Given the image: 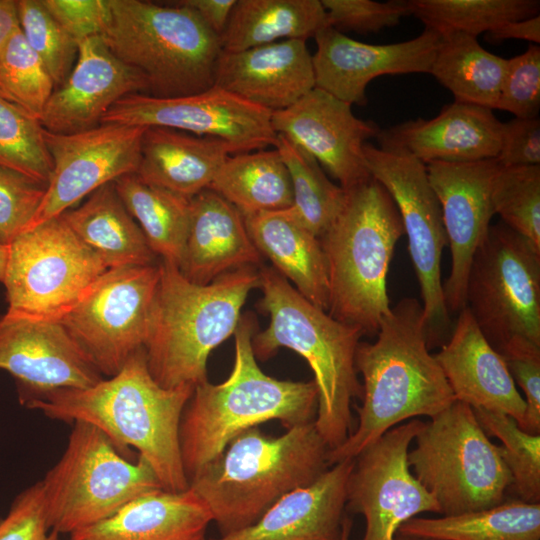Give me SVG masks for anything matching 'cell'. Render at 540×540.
Here are the masks:
<instances>
[{"mask_svg":"<svg viewBox=\"0 0 540 540\" xmlns=\"http://www.w3.org/2000/svg\"><path fill=\"white\" fill-rule=\"evenodd\" d=\"M236 147L222 139L146 127L136 175L144 182L192 198L209 188Z\"/></svg>","mask_w":540,"mask_h":540,"instance_id":"cell-29","label":"cell"},{"mask_svg":"<svg viewBox=\"0 0 540 540\" xmlns=\"http://www.w3.org/2000/svg\"><path fill=\"white\" fill-rule=\"evenodd\" d=\"M408 13L439 34L476 37L514 20L539 15V0H405Z\"/></svg>","mask_w":540,"mask_h":540,"instance_id":"cell-38","label":"cell"},{"mask_svg":"<svg viewBox=\"0 0 540 540\" xmlns=\"http://www.w3.org/2000/svg\"><path fill=\"white\" fill-rule=\"evenodd\" d=\"M430 74L447 88L455 102L496 108L508 59L484 49L476 37L441 34Z\"/></svg>","mask_w":540,"mask_h":540,"instance_id":"cell-34","label":"cell"},{"mask_svg":"<svg viewBox=\"0 0 540 540\" xmlns=\"http://www.w3.org/2000/svg\"><path fill=\"white\" fill-rule=\"evenodd\" d=\"M498 110L516 118H536L540 110V47L530 44L525 52L508 59Z\"/></svg>","mask_w":540,"mask_h":540,"instance_id":"cell-45","label":"cell"},{"mask_svg":"<svg viewBox=\"0 0 540 540\" xmlns=\"http://www.w3.org/2000/svg\"><path fill=\"white\" fill-rule=\"evenodd\" d=\"M211 513L190 488L156 489L108 518L73 532L69 540H207Z\"/></svg>","mask_w":540,"mask_h":540,"instance_id":"cell-28","label":"cell"},{"mask_svg":"<svg viewBox=\"0 0 540 540\" xmlns=\"http://www.w3.org/2000/svg\"><path fill=\"white\" fill-rule=\"evenodd\" d=\"M370 175L393 199L408 238V249L419 282L428 346L439 343L450 330L441 283V257L448 244L437 196L426 164L408 154L363 147Z\"/></svg>","mask_w":540,"mask_h":540,"instance_id":"cell-13","label":"cell"},{"mask_svg":"<svg viewBox=\"0 0 540 540\" xmlns=\"http://www.w3.org/2000/svg\"><path fill=\"white\" fill-rule=\"evenodd\" d=\"M20 29L51 76L55 89L67 80L78 43L62 28L42 0H16Z\"/></svg>","mask_w":540,"mask_h":540,"instance_id":"cell-43","label":"cell"},{"mask_svg":"<svg viewBox=\"0 0 540 540\" xmlns=\"http://www.w3.org/2000/svg\"><path fill=\"white\" fill-rule=\"evenodd\" d=\"M314 38L315 87L350 105H365L366 88L374 78L429 73L442 36L425 27L411 40L378 45L356 41L328 26Z\"/></svg>","mask_w":540,"mask_h":540,"instance_id":"cell-21","label":"cell"},{"mask_svg":"<svg viewBox=\"0 0 540 540\" xmlns=\"http://www.w3.org/2000/svg\"><path fill=\"white\" fill-rule=\"evenodd\" d=\"M398 533L433 540H540V504L524 501L439 518H412Z\"/></svg>","mask_w":540,"mask_h":540,"instance_id":"cell-35","label":"cell"},{"mask_svg":"<svg viewBox=\"0 0 540 540\" xmlns=\"http://www.w3.org/2000/svg\"><path fill=\"white\" fill-rule=\"evenodd\" d=\"M46 184L0 166V243L9 245L31 223Z\"/></svg>","mask_w":540,"mask_h":540,"instance_id":"cell-44","label":"cell"},{"mask_svg":"<svg viewBox=\"0 0 540 540\" xmlns=\"http://www.w3.org/2000/svg\"><path fill=\"white\" fill-rule=\"evenodd\" d=\"M7 247V311L31 319L59 322L109 269L61 216L24 230Z\"/></svg>","mask_w":540,"mask_h":540,"instance_id":"cell-12","label":"cell"},{"mask_svg":"<svg viewBox=\"0 0 540 540\" xmlns=\"http://www.w3.org/2000/svg\"><path fill=\"white\" fill-rule=\"evenodd\" d=\"M399 211L372 176L346 190L340 213L319 238L326 258L329 305L334 319L376 335L390 312L387 273L404 235Z\"/></svg>","mask_w":540,"mask_h":540,"instance_id":"cell-7","label":"cell"},{"mask_svg":"<svg viewBox=\"0 0 540 540\" xmlns=\"http://www.w3.org/2000/svg\"><path fill=\"white\" fill-rule=\"evenodd\" d=\"M60 216L108 268L158 262L142 230L121 200L114 181L101 186L84 203Z\"/></svg>","mask_w":540,"mask_h":540,"instance_id":"cell-31","label":"cell"},{"mask_svg":"<svg viewBox=\"0 0 540 540\" xmlns=\"http://www.w3.org/2000/svg\"><path fill=\"white\" fill-rule=\"evenodd\" d=\"M500 166L496 158L426 164L429 182L441 207L451 251V271L443 285L449 313L459 312L465 307L470 266L495 214L491 189Z\"/></svg>","mask_w":540,"mask_h":540,"instance_id":"cell-18","label":"cell"},{"mask_svg":"<svg viewBox=\"0 0 540 540\" xmlns=\"http://www.w3.org/2000/svg\"><path fill=\"white\" fill-rule=\"evenodd\" d=\"M395 540H433V539L401 535V537H396Z\"/></svg>","mask_w":540,"mask_h":540,"instance_id":"cell-55","label":"cell"},{"mask_svg":"<svg viewBox=\"0 0 540 540\" xmlns=\"http://www.w3.org/2000/svg\"><path fill=\"white\" fill-rule=\"evenodd\" d=\"M19 28L16 0H0V54Z\"/></svg>","mask_w":540,"mask_h":540,"instance_id":"cell-53","label":"cell"},{"mask_svg":"<svg viewBox=\"0 0 540 540\" xmlns=\"http://www.w3.org/2000/svg\"><path fill=\"white\" fill-rule=\"evenodd\" d=\"M258 272L259 307L270 321L253 335V353L266 360L285 347L307 361L318 391L314 424L329 449H335L351 433L352 400L362 397L355 354L363 333L313 305L273 267L260 266Z\"/></svg>","mask_w":540,"mask_h":540,"instance_id":"cell-5","label":"cell"},{"mask_svg":"<svg viewBox=\"0 0 540 540\" xmlns=\"http://www.w3.org/2000/svg\"><path fill=\"white\" fill-rule=\"evenodd\" d=\"M354 459L331 465L293 490L251 526L212 540H342L347 484Z\"/></svg>","mask_w":540,"mask_h":540,"instance_id":"cell-26","label":"cell"},{"mask_svg":"<svg viewBox=\"0 0 540 540\" xmlns=\"http://www.w3.org/2000/svg\"><path fill=\"white\" fill-rule=\"evenodd\" d=\"M503 167L540 165V120L513 118L502 123L500 151L496 158Z\"/></svg>","mask_w":540,"mask_h":540,"instance_id":"cell-50","label":"cell"},{"mask_svg":"<svg viewBox=\"0 0 540 540\" xmlns=\"http://www.w3.org/2000/svg\"><path fill=\"white\" fill-rule=\"evenodd\" d=\"M148 94V84L137 70L118 60L99 36L78 43V55L63 85L56 88L39 118L51 133L70 134L101 124L121 98Z\"/></svg>","mask_w":540,"mask_h":540,"instance_id":"cell-22","label":"cell"},{"mask_svg":"<svg viewBox=\"0 0 540 540\" xmlns=\"http://www.w3.org/2000/svg\"><path fill=\"white\" fill-rule=\"evenodd\" d=\"M96 426L74 421L59 461L40 481L51 530L71 534L162 485L141 456L127 460Z\"/></svg>","mask_w":540,"mask_h":540,"instance_id":"cell-9","label":"cell"},{"mask_svg":"<svg viewBox=\"0 0 540 540\" xmlns=\"http://www.w3.org/2000/svg\"><path fill=\"white\" fill-rule=\"evenodd\" d=\"M160 278L144 343L154 380L164 388L207 381L213 349L234 335L259 272L249 266L200 285L187 280L176 264L160 259Z\"/></svg>","mask_w":540,"mask_h":540,"instance_id":"cell-6","label":"cell"},{"mask_svg":"<svg viewBox=\"0 0 540 540\" xmlns=\"http://www.w3.org/2000/svg\"><path fill=\"white\" fill-rule=\"evenodd\" d=\"M0 540H62L49 527L40 481L14 498L0 519Z\"/></svg>","mask_w":540,"mask_h":540,"instance_id":"cell-47","label":"cell"},{"mask_svg":"<svg viewBox=\"0 0 540 540\" xmlns=\"http://www.w3.org/2000/svg\"><path fill=\"white\" fill-rule=\"evenodd\" d=\"M373 343L360 342L355 368L363 378L356 429L329 451V465L354 459L393 427L418 416L434 417L456 399L429 352L422 304L403 298L385 315Z\"/></svg>","mask_w":540,"mask_h":540,"instance_id":"cell-2","label":"cell"},{"mask_svg":"<svg viewBox=\"0 0 540 540\" xmlns=\"http://www.w3.org/2000/svg\"><path fill=\"white\" fill-rule=\"evenodd\" d=\"M243 217L291 207L292 185L288 169L274 149L229 156L209 186Z\"/></svg>","mask_w":540,"mask_h":540,"instance_id":"cell-33","label":"cell"},{"mask_svg":"<svg viewBox=\"0 0 540 540\" xmlns=\"http://www.w3.org/2000/svg\"><path fill=\"white\" fill-rule=\"evenodd\" d=\"M109 3L110 21L99 37L118 60L144 76L148 95L179 97L214 86L220 36L195 11L175 2Z\"/></svg>","mask_w":540,"mask_h":540,"instance_id":"cell-8","label":"cell"},{"mask_svg":"<svg viewBox=\"0 0 540 540\" xmlns=\"http://www.w3.org/2000/svg\"><path fill=\"white\" fill-rule=\"evenodd\" d=\"M42 2L77 43L100 36L110 21L109 0H42Z\"/></svg>","mask_w":540,"mask_h":540,"instance_id":"cell-49","label":"cell"},{"mask_svg":"<svg viewBox=\"0 0 540 540\" xmlns=\"http://www.w3.org/2000/svg\"><path fill=\"white\" fill-rule=\"evenodd\" d=\"M289 172L293 202L289 212L317 238L332 225L346 200V190L334 184L318 161L287 137L277 134L275 147Z\"/></svg>","mask_w":540,"mask_h":540,"instance_id":"cell-37","label":"cell"},{"mask_svg":"<svg viewBox=\"0 0 540 540\" xmlns=\"http://www.w3.org/2000/svg\"><path fill=\"white\" fill-rule=\"evenodd\" d=\"M247 232L259 251L309 302L327 312L329 282L326 258L319 238L288 209L243 217Z\"/></svg>","mask_w":540,"mask_h":540,"instance_id":"cell-30","label":"cell"},{"mask_svg":"<svg viewBox=\"0 0 540 540\" xmlns=\"http://www.w3.org/2000/svg\"><path fill=\"white\" fill-rule=\"evenodd\" d=\"M329 451L314 421L278 437L253 427L191 477L189 488L223 536L251 526L284 495L314 482L330 467Z\"/></svg>","mask_w":540,"mask_h":540,"instance_id":"cell-4","label":"cell"},{"mask_svg":"<svg viewBox=\"0 0 540 540\" xmlns=\"http://www.w3.org/2000/svg\"><path fill=\"white\" fill-rule=\"evenodd\" d=\"M115 188L155 255L178 266L190 224V199L142 181L135 173L119 177Z\"/></svg>","mask_w":540,"mask_h":540,"instance_id":"cell-36","label":"cell"},{"mask_svg":"<svg viewBox=\"0 0 540 540\" xmlns=\"http://www.w3.org/2000/svg\"><path fill=\"white\" fill-rule=\"evenodd\" d=\"M321 0H236L220 36L222 51L315 37L328 27Z\"/></svg>","mask_w":540,"mask_h":540,"instance_id":"cell-32","label":"cell"},{"mask_svg":"<svg viewBox=\"0 0 540 540\" xmlns=\"http://www.w3.org/2000/svg\"><path fill=\"white\" fill-rule=\"evenodd\" d=\"M351 106L315 87L271 114L274 131L312 155L344 190L371 178L363 147L380 131L376 123L356 117Z\"/></svg>","mask_w":540,"mask_h":540,"instance_id":"cell-20","label":"cell"},{"mask_svg":"<svg viewBox=\"0 0 540 540\" xmlns=\"http://www.w3.org/2000/svg\"><path fill=\"white\" fill-rule=\"evenodd\" d=\"M350 525L344 521L342 540H347L349 535Z\"/></svg>","mask_w":540,"mask_h":540,"instance_id":"cell-56","label":"cell"},{"mask_svg":"<svg viewBox=\"0 0 540 540\" xmlns=\"http://www.w3.org/2000/svg\"><path fill=\"white\" fill-rule=\"evenodd\" d=\"M422 425L418 419L401 423L354 458L346 505L365 519L362 540H395L400 526L416 515L440 513L408 463L409 446Z\"/></svg>","mask_w":540,"mask_h":540,"instance_id":"cell-15","label":"cell"},{"mask_svg":"<svg viewBox=\"0 0 540 540\" xmlns=\"http://www.w3.org/2000/svg\"><path fill=\"white\" fill-rule=\"evenodd\" d=\"M190 204L189 231L177 266L187 280L205 285L229 271L260 266L262 255L231 203L207 188Z\"/></svg>","mask_w":540,"mask_h":540,"instance_id":"cell-27","label":"cell"},{"mask_svg":"<svg viewBox=\"0 0 540 540\" xmlns=\"http://www.w3.org/2000/svg\"><path fill=\"white\" fill-rule=\"evenodd\" d=\"M7 252H8L7 245H3L0 243V283H2L4 279Z\"/></svg>","mask_w":540,"mask_h":540,"instance_id":"cell-54","label":"cell"},{"mask_svg":"<svg viewBox=\"0 0 540 540\" xmlns=\"http://www.w3.org/2000/svg\"><path fill=\"white\" fill-rule=\"evenodd\" d=\"M0 370L17 385L19 401L62 388H88L104 379L60 322L6 311L0 316Z\"/></svg>","mask_w":540,"mask_h":540,"instance_id":"cell-19","label":"cell"},{"mask_svg":"<svg viewBox=\"0 0 540 540\" xmlns=\"http://www.w3.org/2000/svg\"><path fill=\"white\" fill-rule=\"evenodd\" d=\"M0 166L46 185L52 172L40 120L1 96Z\"/></svg>","mask_w":540,"mask_h":540,"instance_id":"cell-41","label":"cell"},{"mask_svg":"<svg viewBox=\"0 0 540 540\" xmlns=\"http://www.w3.org/2000/svg\"><path fill=\"white\" fill-rule=\"evenodd\" d=\"M490 41L520 39L540 43V16L503 23L488 32Z\"/></svg>","mask_w":540,"mask_h":540,"instance_id":"cell-52","label":"cell"},{"mask_svg":"<svg viewBox=\"0 0 540 540\" xmlns=\"http://www.w3.org/2000/svg\"><path fill=\"white\" fill-rule=\"evenodd\" d=\"M502 122L489 108L453 102L430 119L409 120L379 131V148L408 154L424 164L497 158Z\"/></svg>","mask_w":540,"mask_h":540,"instance_id":"cell-23","label":"cell"},{"mask_svg":"<svg viewBox=\"0 0 540 540\" xmlns=\"http://www.w3.org/2000/svg\"><path fill=\"white\" fill-rule=\"evenodd\" d=\"M408 452L412 473L436 499L440 514L457 515L504 502L511 474L473 409L455 401L423 422Z\"/></svg>","mask_w":540,"mask_h":540,"instance_id":"cell-10","label":"cell"},{"mask_svg":"<svg viewBox=\"0 0 540 540\" xmlns=\"http://www.w3.org/2000/svg\"><path fill=\"white\" fill-rule=\"evenodd\" d=\"M491 200L504 224L540 248V165L500 166Z\"/></svg>","mask_w":540,"mask_h":540,"instance_id":"cell-42","label":"cell"},{"mask_svg":"<svg viewBox=\"0 0 540 540\" xmlns=\"http://www.w3.org/2000/svg\"><path fill=\"white\" fill-rule=\"evenodd\" d=\"M214 85L270 112L281 111L315 88L312 55L300 39L222 51Z\"/></svg>","mask_w":540,"mask_h":540,"instance_id":"cell-24","label":"cell"},{"mask_svg":"<svg viewBox=\"0 0 540 540\" xmlns=\"http://www.w3.org/2000/svg\"><path fill=\"white\" fill-rule=\"evenodd\" d=\"M255 329L254 316L241 315L229 377L219 384L207 380L196 385L184 408L179 444L188 480L247 429L270 420L289 429L315 419V382L279 380L265 374L252 349Z\"/></svg>","mask_w":540,"mask_h":540,"instance_id":"cell-3","label":"cell"},{"mask_svg":"<svg viewBox=\"0 0 540 540\" xmlns=\"http://www.w3.org/2000/svg\"><path fill=\"white\" fill-rule=\"evenodd\" d=\"M329 26L343 33H376L408 15L406 1L321 0Z\"/></svg>","mask_w":540,"mask_h":540,"instance_id":"cell-46","label":"cell"},{"mask_svg":"<svg viewBox=\"0 0 540 540\" xmlns=\"http://www.w3.org/2000/svg\"><path fill=\"white\" fill-rule=\"evenodd\" d=\"M465 306L499 354L540 347V248L502 221L490 225L470 266Z\"/></svg>","mask_w":540,"mask_h":540,"instance_id":"cell-11","label":"cell"},{"mask_svg":"<svg viewBox=\"0 0 540 540\" xmlns=\"http://www.w3.org/2000/svg\"><path fill=\"white\" fill-rule=\"evenodd\" d=\"M434 356L456 401L505 413L521 422L525 401L503 357L484 337L466 306L459 311L449 341Z\"/></svg>","mask_w":540,"mask_h":540,"instance_id":"cell-25","label":"cell"},{"mask_svg":"<svg viewBox=\"0 0 540 540\" xmlns=\"http://www.w3.org/2000/svg\"><path fill=\"white\" fill-rule=\"evenodd\" d=\"M145 129L115 123L70 134L44 129L52 172L41 205L26 229L60 216L101 186L136 173Z\"/></svg>","mask_w":540,"mask_h":540,"instance_id":"cell-17","label":"cell"},{"mask_svg":"<svg viewBox=\"0 0 540 540\" xmlns=\"http://www.w3.org/2000/svg\"><path fill=\"white\" fill-rule=\"evenodd\" d=\"M159 278V261L109 268L59 321L103 377L144 348Z\"/></svg>","mask_w":540,"mask_h":540,"instance_id":"cell-14","label":"cell"},{"mask_svg":"<svg viewBox=\"0 0 540 540\" xmlns=\"http://www.w3.org/2000/svg\"><path fill=\"white\" fill-rule=\"evenodd\" d=\"M194 386H160L151 376L144 348L136 351L112 377L88 388H62L24 406L67 423H90L124 453L133 447L152 467L162 488H189L179 444L182 413Z\"/></svg>","mask_w":540,"mask_h":540,"instance_id":"cell-1","label":"cell"},{"mask_svg":"<svg viewBox=\"0 0 540 540\" xmlns=\"http://www.w3.org/2000/svg\"><path fill=\"white\" fill-rule=\"evenodd\" d=\"M271 114L214 85L200 93L171 98L127 95L108 110L101 123L163 127L219 138L234 145L238 153H246L275 147L277 133Z\"/></svg>","mask_w":540,"mask_h":540,"instance_id":"cell-16","label":"cell"},{"mask_svg":"<svg viewBox=\"0 0 540 540\" xmlns=\"http://www.w3.org/2000/svg\"><path fill=\"white\" fill-rule=\"evenodd\" d=\"M500 355L525 396V413L519 427L527 433L540 434V347L517 345Z\"/></svg>","mask_w":540,"mask_h":540,"instance_id":"cell-48","label":"cell"},{"mask_svg":"<svg viewBox=\"0 0 540 540\" xmlns=\"http://www.w3.org/2000/svg\"><path fill=\"white\" fill-rule=\"evenodd\" d=\"M175 3L195 11L212 31L221 36L236 0H180Z\"/></svg>","mask_w":540,"mask_h":540,"instance_id":"cell-51","label":"cell"},{"mask_svg":"<svg viewBox=\"0 0 540 540\" xmlns=\"http://www.w3.org/2000/svg\"><path fill=\"white\" fill-rule=\"evenodd\" d=\"M54 90L51 76L19 28L0 54V96L39 119Z\"/></svg>","mask_w":540,"mask_h":540,"instance_id":"cell-40","label":"cell"},{"mask_svg":"<svg viewBox=\"0 0 540 540\" xmlns=\"http://www.w3.org/2000/svg\"><path fill=\"white\" fill-rule=\"evenodd\" d=\"M472 409L485 433L502 442L500 454L521 501L539 503L540 434L525 432L515 419L505 413Z\"/></svg>","mask_w":540,"mask_h":540,"instance_id":"cell-39","label":"cell"}]
</instances>
